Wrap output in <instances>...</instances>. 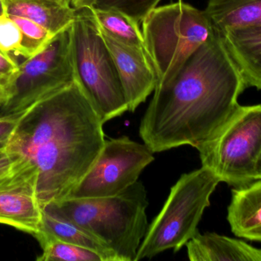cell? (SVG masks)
<instances>
[{
  "label": "cell",
  "mask_w": 261,
  "mask_h": 261,
  "mask_svg": "<svg viewBox=\"0 0 261 261\" xmlns=\"http://www.w3.org/2000/svg\"><path fill=\"white\" fill-rule=\"evenodd\" d=\"M246 87L222 35L215 31L170 82L156 87L140 136L153 153L185 145L196 149L232 114Z\"/></svg>",
  "instance_id": "6da1fadb"
},
{
  "label": "cell",
  "mask_w": 261,
  "mask_h": 261,
  "mask_svg": "<svg viewBox=\"0 0 261 261\" xmlns=\"http://www.w3.org/2000/svg\"><path fill=\"white\" fill-rule=\"evenodd\" d=\"M103 124L76 79L24 111L7 148L36 167L43 208L65 199L90 170L105 144Z\"/></svg>",
  "instance_id": "7a4b0ae2"
},
{
  "label": "cell",
  "mask_w": 261,
  "mask_h": 261,
  "mask_svg": "<svg viewBox=\"0 0 261 261\" xmlns=\"http://www.w3.org/2000/svg\"><path fill=\"white\" fill-rule=\"evenodd\" d=\"M147 191L137 181L110 197L65 199L44 208L82 227L110 247L120 261H135L148 228Z\"/></svg>",
  "instance_id": "3957f363"
},
{
  "label": "cell",
  "mask_w": 261,
  "mask_h": 261,
  "mask_svg": "<svg viewBox=\"0 0 261 261\" xmlns=\"http://www.w3.org/2000/svg\"><path fill=\"white\" fill-rule=\"evenodd\" d=\"M141 22L144 48L158 75L156 87L170 82L215 32L205 11L182 2L156 6Z\"/></svg>",
  "instance_id": "277c9868"
},
{
  "label": "cell",
  "mask_w": 261,
  "mask_h": 261,
  "mask_svg": "<svg viewBox=\"0 0 261 261\" xmlns=\"http://www.w3.org/2000/svg\"><path fill=\"white\" fill-rule=\"evenodd\" d=\"M219 178L208 169L185 173L170 189L162 209L149 225L135 261L150 259L173 249L179 251L198 232L204 211Z\"/></svg>",
  "instance_id": "5b68a950"
},
{
  "label": "cell",
  "mask_w": 261,
  "mask_h": 261,
  "mask_svg": "<svg viewBox=\"0 0 261 261\" xmlns=\"http://www.w3.org/2000/svg\"><path fill=\"white\" fill-rule=\"evenodd\" d=\"M75 77L103 124L128 111L119 73L90 8L76 9L71 26Z\"/></svg>",
  "instance_id": "8992f818"
},
{
  "label": "cell",
  "mask_w": 261,
  "mask_h": 261,
  "mask_svg": "<svg viewBox=\"0 0 261 261\" xmlns=\"http://www.w3.org/2000/svg\"><path fill=\"white\" fill-rule=\"evenodd\" d=\"M202 167L234 188L256 179L261 155V104L241 106L217 132L196 148Z\"/></svg>",
  "instance_id": "52a82bcc"
},
{
  "label": "cell",
  "mask_w": 261,
  "mask_h": 261,
  "mask_svg": "<svg viewBox=\"0 0 261 261\" xmlns=\"http://www.w3.org/2000/svg\"><path fill=\"white\" fill-rule=\"evenodd\" d=\"M76 79L71 26L57 34L39 53L19 64L9 80V97L0 113H21Z\"/></svg>",
  "instance_id": "ba28073f"
},
{
  "label": "cell",
  "mask_w": 261,
  "mask_h": 261,
  "mask_svg": "<svg viewBox=\"0 0 261 261\" xmlns=\"http://www.w3.org/2000/svg\"><path fill=\"white\" fill-rule=\"evenodd\" d=\"M154 160L146 144L128 136L106 139L97 159L66 199L110 197L120 194L138 181Z\"/></svg>",
  "instance_id": "9c48e42d"
},
{
  "label": "cell",
  "mask_w": 261,
  "mask_h": 261,
  "mask_svg": "<svg viewBox=\"0 0 261 261\" xmlns=\"http://www.w3.org/2000/svg\"><path fill=\"white\" fill-rule=\"evenodd\" d=\"M38 193V170L27 158L0 177V224L14 227L35 237L43 218Z\"/></svg>",
  "instance_id": "30bf717a"
},
{
  "label": "cell",
  "mask_w": 261,
  "mask_h": 261,
  "mask_svg": "<svg viewBox=\"0 0 261 261\" xmlns=\"http://www.w3.org/2000/svg\"><path fill=\"white\" fill-rule=\"evenodd\" d=\"M99 30L114 60L128 111L134 112L145 102L158 85V75L153 63L144 48L124 44L100 28Z\"/></svg>",
  "instance_id": "8fae6325"
},
{
  "label": "cell",
  "mask_w": 261,
  "mask_h": 261,
  "mask_svg": "<svg viewBox=\"0 0 261 261\" xmlns=\"http://www.w3.org/2000/svg\"><path fill=\"white\" fill-rule=\"evenodd\" d=\"M227 219L234 235L261 242V179L231 190Z\"/></svg>",
  "instance_id": "7c38bea8"
},
{
  "label": "cell",
  "mask_w": 261,
  "mask_h": 261,
  "mask_svg": "<svg viewBox=\"0 0 261 261\" xmlns=\"http://www.w3.org/2000/svg\"><path fill=\"white\" fill-rule=\"evenodd\" d=\"M186 247L191 261H261V249L214 232L198 231Z\"/></svg>",
  "instance_id": "4fadbf2b"
},
{
  "label": "cell",
  "mask_w": 261,
  "mask_h": 261,
  "mask_svg": "<svg viewBox=\"0 0 261 261\" xmlns=\"http://www.w3.org/2000/svg\"><path fill=\"white\" fill-rule=\"evenodd\" d=\"M220 35L240 68L246 87L261 90V27L227 31Z\"/></svg>",
  "instance_id": "5bb4252c"
},
{
  "label": "cell",
  "mask_w": 261,
  "mask_h": 261,
  "mask_svg": "<svg viewBox=\"0 0 261 261\" xmlns=\"http://www.w3.org/2000/svg\"><path fill=\"white\" fill-rule=\"evenodd\" d=\"M7 15L35 21L56 35L72 26L76 9L55 0H3Z\"/></svg>",
  "instance_id": "9a60e30c"
},
{
  "label": "cell",
  "mask_w": 261,
  "mask_h": 261,
  "mask_svg": "<svg viewBox=\"0 0 261 261\" xmlns=\"http://www.w3.org/2000/svg\"><path fill=\"white\" fill-rule=\"evenodd\" d=\"M204 11L219 34L261 27V0H208Z\"/></svg>",
  "instance_id": "2e32d148"
},
{
  "label": "cell",
  "mask_w": 261,
  "mask_h": 261,
  "mask_svg": "<svg viewBox=\"0 0 261 261\" xmlns=\"http://www.w3.org/2000/svg\"><path fill=\"white\" fill-rule=\"evenodd\" d=\"M40 231L62 242L95 251L103 258L104 261H120L114 251L103 242L50 208H44L43 209Z\"/></svg>",
  "instance_id": "e0dca14e"
},
{
  "label": "cell",
  "mask_w": 261,
  "mask_h": 261,
  "mask_svg": "<svg viewBox=\"0 0 261 261\" xmlns=\"http://www.w3.org/2000/svg\"><path fill=\"white\" fill-rule=\"evenodd\" d=\"M90 9L99 27L110 36L124 44L145 49L142 30L136 20L116 9Z\"/></svg>",
  "instance_id": "ac0fdd59"
},
{
  "label": "cell",
  "mask_w": 261,
  "mask_h": 261,
  "mask_svg": "<svg viewBox=\"0 0 261 261\" xmlns=\"http://www.w3.org/2000/svg\"><path fill=\"white\" fill-rule=\"evenodd\" d=\"M35 237L43 251L37 260L104 261L95 251L58 240L43 231H40Z\"/></svg>",
  "instance_id": "d6986e66"
},
{
  "label": "cell",
  "mask_w": 261,
  "mask_h": 261,
  "mask_svg": "<svg viewBox=\"0 0 261 261\" xmlns=\"http://www.w3.org/2000/svg\"><path fill=\"white\" fill-rule=\"evenodd\" d=\"M10 16L21 29L22 41L20 55L25 58L39 53L55 36L32 20L23 17Z\"/></svg>",
  "instance_id": "ffe728a7"
},
{
  "label": "cell",
  "mask_w": 261,
  "mask_h": 261,
  "mask_svg": "<svg viewBox=\"0 0 261 261\" xmlns=\"http://www.w3.org/2000/svg\"><path fill=\"white\" fill-rule=\"evenodd\" d=\"M161 0H95L91 7L120 11L141 22Z\"/></svg>",
  "instance_id": "44dd1931"
},
{
  "label": "cell",
  "mask_w": 261,
  "mask_h": 261,
  "mask_svg": "<svg viewBox=\"0 0 261 261\" xmlns=\"http://www.w3.org/2000/svg\"><path fill=\"white\" fill-rule=\"evenodd\" d=\"M22 35L10 15L0 16V49L9 55H20Z\"/></svg>",
  "instance_id": "7402d4cb"
},
{
  "label": "cell",
  "mask_w": 261,
  "mask_h": 261,
  "mask_svg": "<svg viewBox=\"0 0 261 261\" xmlns=\"http://www.w3.org/2000/svg\"><path fill=\"white\" fill-rule=\"evenodd\" d=\"M24 111L12 114L0 113V150L9 145Z\"/></svg>",
  "instance_id": "603a6c76"
},
{
  "label": "cell",
  "mask_w": 261,
  "mask_h": 261,
  "mask_svg": "<svg viewBox=\"0 0 261 261\" xmlns=\"http://www.w3.org/2000/svg\"><path fill=\"white\" fill-rule=\"evenodd\" d=\"M23 156L6 148L0 150V177L7 174L22 159Z\"/></svg>",
  "instance_id": "cb8c5ba5"
},
{
  "label": "cell",
  "mask_w": 261,
  "mask_h": 261,
  "mask_svg": "<svg viewBox=\"0 0 261 261\" xmlns=\"http://www.w3.org/2000/svg\"><path fill=\"white\" fill-rule=\"evenodd\" d=\"M19 64L9 54L0 49V76L10 80L18 70Z\"/></svg>",
  "instance_id": "d4e9b609"
},
{
  "label": "cell",
  "mask_w": 261,
  "mask_h": 261,
  "mask_svg": "<svg viewBox=\"0 0 261 261\" xmlns=\"http://www.w3.org/2000/svg\"><path fill=\"white\" fill-rule=\"evenodd\" d=\"M9 80L0 76V105L1 106H3L9 98Z\"/></svg>",
  "instance_id": "484cf974"
},
{
  "label": "cell",
  "mask_w": 261,
  "mask_h": 261,
  "mask_svg": "<svg viewBox=\"0 0 261 261\" xmlns=\"http://www.w3.org/2000/svg\"><path fill=\"white\" fill-rule=\"evenodd\" d=\"M95 0H72V7L75 9H82V8H90L94 3Z\"/></svg>",
  "instance_id": "4316f807"
},
{
  "label": "cell",
  "mask_w": 261,
  "mask_h": 261,
  "mask_svg": "<svg viewBox=\"0 0 261 261\" xmlns=\"http://www.w3.org/2000/svg\"><path fill=\"white\" fill-rule=\"evenodd\" d=\"M256 179H261V155L257 162V170H256Z\"/></svg>",
  "instance_id": "83f0119b"
},
{
  "label": "cell",
  "mask_w": 261,
  "mask_h": 261,
  "mask_svg": "<svg viewBox=\"0 0 261 261\" xmlns=\"http://www.w3.org/2000/svg\"><path fill=\"white\" fill-rule=\"evenodd\" d=\"M6 9H5V5L4 3H3V0H0V16L6 15Z\"/></svg>",
  "instance_id": "f1b7e54d"
},
{
  "label": "cell",
  "mask_w": 261,
  "mask_h": 261,
  "mask_svg": "<svg viewBox=\"0 0 261 261\" xmlns=\"http://www.w3.org/2000/svg\"><path fill=\"white\" fill-rule=\"evenodd\" d=\"M55 1L59 2L66 6H71L72 0H55Z\"/></svg>",
  "instance_id": "f546056e"
},
{
  "label": "cell",
  "mask_w": 261,
  "mask_h": 261,
  "mask_svg": "<svg viewBox=\"0 0 261 261\" xmlns=\"http://www.w3.org/2000/svg\"><path fill=\"white\" fill-rule=\"evenodd\" d=\"M1 107H2V106H1V105H0V108H1Z\"/></svg>",
  "instance_id": "4dcf8cb0"
}]
</instances>
